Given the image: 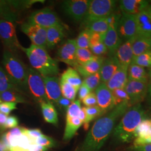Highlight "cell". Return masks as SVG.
Listing matches in <instances>:
<instances>
[{"instance_id": "6da1fadb", "label": "cell", "mask_w": 151, "mask_h": 151, "mask_svg": "<svg viewBox=\"0 0 151 151\" xmlns=\"http://www.w3.org/2000/svg\"><path fill=\"white\" fill-rule=\"evenodd\" d=\"M131 107L129 101L116 105L103 117L97 119L89 131L80 151H99L113 133L118 119Z\"/></svg>"}, {"instance_id": "7a4b0ae2", "label": "cell", "mask_w": 151, "mask_h": 151, "mask_svg": "<svg viewBox=\"0 0 151 151\" xmlns=\"http://www.w3.org/2000/svg\"><path fill=\"white\" fill-rule=\"evenodd\" d=\"M145 118L146 113L141 104L130 107L114 129L113 137L115 141L119 143H129L134 140L135 130Z\"/></svg>"}, {"instance_id": "3957f363", "label": "cell", "mask_w": 151, "mask_h": 151, "mask_svg": "<svg viewBox=\"0 0 151 151\" xmlns=\"http://www.w3.org/2000/svg\"><path fill=\"white\" fill-rule=\"evenodd\" d=\"M21 50L27 55L32 68L43 77L56 76L59 73L58 61L50 56L46 48L31 44L28 48L22 46Z\"/></svg>"}, {"instance_id": "277c9868", "label": "cell", "mask_w": 151, "mask_h": 151, "mask_svg": "<svg viewBox=\"0 0 151 151\" xmlns=\"http://www.w3.org/2000/svg\"><path fill=\"white\" fill-rule=\"evenodd\" d=\"M3 68L14 83L20 90L27 89V68L16 56L5 50L2 56Z\"/></svg>"}, {"instance_id": "5b68a950", "label": "cell", "mask_w": 151, "mask_h": 151, "mask_svg": "<svg viewBox=\"0 0 151 151\" xmlns=\"http://www.w3.org/2000/svg\"><path fill=\"white\" fill-rule=\"evenodd\" d=\"M116 5L114 0H92L90 2L86 15L82 21L86 27L91 22L107 17L113 12Z\"/></svg>"}, {"instance_id": "8992f818", "label": "cell", "mask_w": 151, "mask_h": 151, "mask_svg": "<svg viewBox=\"0 0 151 151\" xmlns=\"http://www.w3.org/2000/svg\"><path fill=\"white\" fill-rule=\"evenodd\" d=\"M0 38L6 49L13 54L21 50L22 46L19 42L12 20L0 19Z\"/></svg>"}, {"instance_id": "52a82bcc", "label": "cell", "mask_w": 151, "mask_h": 151, "mask_svg": "<svg viewBox=\"0 0 151 151\" xmlns=\"http://www.w3.org/2000/svg\"><path fill=\"white\" fill-rule=\"evenodd\" d=\"M27 89L40 103L50 102L46 95L43 77L32 68H27Z\"/></svg>"}, {"instance_id": "ba28073f", "label": "cell", "mask_w": 151, "mask_h": 151, "mask_svg": "<svg viewBox=\"0 0 151 151\" xmlns=\"http://www.w3.org/2000/svg\"><path fill=\"white\" fill-rule=\"evenodd\" d=\"M27 22L47 29L62 24L57 14L49 7H45L33 12L29 17Z\"/></svg>"}, {"instance_id": "9c48e42d", "label": "cell", "mask_w": 151, "mask_h": 151, "mask_svg": "<svg viewBox=\"0 0 151 151\" xmlns=\"http://www.w3.org/2000/svg\"><path fill=\"white\" fill-rule=\"evenodd\" d=\"M90 1L68 0L63 2L65 13L75 22H82L86 15Z\"/></svg>"}, {"instance_id": "30bf717a", "label": "cell", "mask_w": 151, "mask_h": 151, "mask_svg": "<svg viewBox=\"0 0 151 151\" xmlns=\"http://www.w3.org/2000/svg\"><path fill=\"white\" fill-rule=\"evenodd\" d=\"M117 31L121 39L134 40L137 37V25L136 15L122 14L118 24Z\"/></svg>"}, {"instance_id": "8fae6325", "label": "cell", "mask_w": 151, "mask_h": 151, "mask_svg": "<svg viewBox=\"0 0 151 151\" xmlns=\"http://www.w3.org/2000/svg\"><path fill=\"white\" fill-rule=\"evenodd\" d=\"M148 81H128L124 90L129 97L131 106L140 104L147 97Z\"/></svg>"}, {"instance_id": "7c38bea8", "label": "cell", "mask_w": 151, "mask_h": 151, "mask_svg": "<svg viewBox=\"0 0 151 151\" xmlns=\"http://www.w3.org/2000/svg\"><path fill=\"white\" fill-rule=\"evenodd\" d=\"M21 30L30 39L32 44L47 48V29L26 22L21 25Z\"/></svg>"}, {"instance_id": "4fadbf2b", "label": "cell", "mask_w": 151, "mask_h": 151, "mask_svg": "<svg viewBox=\"0 0 151 151\" xmlns=\"http://www.w3.org/2000/svg\"><path fill=\"white\" fill-rule=\"evenodd\" d=\"M76 39H68L58 49L57 53V59L72 68H75L78 65L76 60L77 49Z\"/></svg>"}, {"instance_id": "5bb4252c", "label": "cell", "mask_w": 151, "mask_h": 151, "mask_svg": "<svg viewBox=\"0 0 151 151\" xmlns=\"http://www.w3.org/2000/svg\"><path fill=\"white\" fill-rule=\"evenodd\" d=\"M97 98V105L105 114L110 111L115 107L112 91L106 85L101 83L95 90Z\"/></svg>"}, {"instance_id": "9a60e30c", "label": "cell", "mask_w": 151, "mask_h": 151, "mask_svg": "<svg viewBox=\"0 0 151 151\" xmlns=\"http://www.w3.org/2000/svg\"><path fill=\"white\" fill-rule=\"evenodd\" d=\"M137 37L151 39V1L145 10L136 15Z\"/></svg>"}, {"instance_id": "2e32d148", "label": "cell", "mask_w": 151, "mask_h": 151, "mask_svg": "<svg viewBox=\"0 0 151 151\" xmlns=\"http://www.w3.org/2000/svg\"><path fill=\"white\" fill-rule=\"evenodd\" d=\"M46 95L50 103L57 104L62 95L60 80L56 76L43 77Z\"/></svg>"}, {"instance_id": "e0dca14e", "label": "cell", "mask_w": 151, "mask_h": 151, "mask_svg": "<svg viewBox=\"0 0 151 151\" xmlns=\"http://www.w3.org/2000/svg\"><path fill=\"white\" fill-rule=\"evenodd\" d=\"M150 4L146 0H122L119 1L122 14L137 15L145 10Z\"/></svg>"}, {"instance_id": "ac0fdd59", "label": "cell", "mask_w": 151, "mask_h": 151, "mask_svg": "<svg viewBox=\"0 0 151 151\" xmlns=\"http://www.w3.org/2000/svg\"><path fill=\"white\" fill-rule=\"evenodd\" d=\"M120 67L119 61L115 55L105 59L99 71L101 83H106Z\"/></svg>"}, {"instance_id": "d6986e66", "label": "cell", "mask_w": 151, "mask_h": 151, "mask_svg": "<svg viewBox=\"0 0 151 151\" xmlns=\"http://www.w3.org/2000/svg\"><path fill=\"white\" fill-rule=\"evenodd\" d=\"M133 40L125 41L120 45L115 56L119 61L120 66L129 67L133 59L132 42Z\"/></svg>"}, {"instance_id": "ffe728a7", "label": "cell", "mask_w": 151, "mask_h": 151, "mask_svg": "<svg viewBox=\"0 0 151 151\" xmlns=\"http://www.w3.org/2000/svg\"><path fill=\"white\" fill-rule=\"evenodd\" d=\"M104 60V58L102 56L94 55L91 60L86 64L82 65H78L74 69H75L79 74L85 78L88 76L99 72L100 70Z\"/></svg>"}, {"instance_id": "44dd1931", "label": "cell", "mask_w": 151, "mask_h": 151, "mask_svg": "<svg viewBox=\"0 0 151 151\" xmlns=\"http://www.w3.org/2000/svg\"><path fill=\"white\" fill-rule=\"evenodd\" d=\"M103 43L110 53L115 55L117 49L123 43L118 34L117 27H109L107 32L104 36Z\"/></svg>"}, {"instance_id": "7402d4cb", "label": "cell", "mask_w": 151, "mask_h": 151, "mask_svg": "<svg viewBox=\"0 0 151 151\" xmlns=\"http://www.w3.org/2000/svg\"><path fill=\"white\" fill-rule=\"evenodd\" d=\"M128 67L120 66L112 77L105 83L111 91L115 89L125 88L128 81Z\"/></svg>"}, {"instance_id": "603a6c76", "label": "cell", "mask_w": 151, "mask_h": 151, "mask_svg": "<svg viewBox=\"0 0 151 151\" xmlns=\"http://www.w3.org/2000/svg\"><path fill=\"white\" fill-rule=\"evenodd\" d=\"M65 37V27L61 24L47 29V48H54Z\"/></svg>"}, {"instance_id": "cb8c5ba5", "label": "cell", "mask_w": 151, "mask_h": 151, "mask_svg": "<svg viewBox=\"0 0 151 151\" xmlns=\"http://www.w3.org/2000/svg\"><path fill=\"white\" fill-rule=\"evenodd\" d=\"M83 124V122L78 117L66 116V124L63 140L70 139Z\"/></svg>"}, {"instance_id": "d4e9b609", "label": "cell", "mask_w": 151, "mask_h": 151, "mask_svg": "<svg viewBox=\"0 0 151 151\" xmlns=\"http://www.w3.org/2000/svg\"><path fill=\"white\" fill-rule=\"evenodd\" d=\"M40 106L45 121L50 124L57 125L58 123V113L53 105L50 102H42Z\"/></svg>"}, {"instance_id": "484cf974", "label": "cell", "mask_w": 151, "mask_h": 151, "mask_svg": "<svg viewBox=\"0 0 151 151\" xmlns=\"http://www.w3.org/2000/svg\"><path fill=\"white\" fill-rule=\"evenodd\" d=\"M128 81L148 80V75L146 69L135 64H130L128 70Z\"/></svg>"}, {"instance_id": "4316f807", "label": "cell", "mask_w": 151, "mask_h": 151, "mask_svg": "<svg viewBox=\"0 0 151 151\" xmlns=\"http://www.w3.org/2000/svg\"><path fill=\"white\" fill-rule=\"evenodd\" d=\"M60 80L66 81L78 89H79L83 82L78 72L71 67H68L62 74Z\"/></svg>"}, {"instance_id": "83f0119b", "label": "cell", "mask_w": 151, "mask_h": 151, "mask_svg": "<svg viewBox=\"0 0 151 151\" xmlns=\"http://www.w3.org/2000/svg\"><path fill=\"white\" fill-rule=\"evenodd\" d=\"M150 39L137 37L132 42V50L133 58L140 55L147 51L151 50Z\"/></svg>"}, {"instance_id": "f1b7e54d", "label": "cell", "mask_w": 151, "mask_h": 151, "mask_svg": "<svg viewBox=\"0 0 151 151\" xmlns=\"http://www.w3.org/2000/svg\"><path fill=\"white\" fill-rule=\"evenodd\" d=\"M6 91H15L20 92V90L12 81L5 70L0 65V93Z\"/></svg>"}, {"instance_id": "f546056e", "label": "cell", "mask_w": 151, "mask_h": 151, "mask_svg": "<svg viewBox=\"0 0 151 151\" xmlns=\"http://www.w3.org/2000/svg\"><path fill=\"white\" fill-rule=\"evenodd\" d=\"M92 33L104 35L109 29V24L106 18L92 22L85 27Z\"/></svg>"}, {"instance_id": "4dcf8cb0", "label": "cell", "mask_w": 151, "mask_h": 151, "mask_svg": "<svg viewBox=\"0 0 151 151\" xmlns=\"http://www.w3.org/2000/svg\"><path fill=\"white\" fill-rule=\"evenodd\" d=\"M60 85L62 92V95L71 101H74L75 100L78 89L73 86L66 81L60 79Z\"/></svg>"}, {"instance_id": "1f68e13d", "label": "cell", "mask_w": 151, "mask_h": 151, "mask_svg": "<svg viewBox=\"0 0 151 151\" xmlns=\"http://www.w3.org/2000/svg\"><path fill=\"white\" fill-rule=\"evenodd\" d=\"M86 113V119L84 122L85 129H87L88 127V124L97 117L100 116L104 114L102 110L97 105L90 106V107H84Z\"/></svg>"}, {"instance_id": "d6a6232c", "label": "cell", "mask_w": 151, "mask_h": 151, "mask_svg": "<svg viewBox=\"0 0 151 151\" xmlns=\"http://www.w3.org/2000/svg\"><path fill=\"white\" fill-rule=\"evenodd\" d=\"M0 99L4 102L15 103H25V99L19 92L15 91H6L0 93Z\"/></svg>"}, {"instance_id": "836d02e7", "label": "cell", "mask_w": 151, "mask_h": 151, "mask_svg": "<svg viewBox=\"0 0 151 151\" xmlns=\"http://www.w3.org/2000/svg\"><path fill=\"white\" fill-rule=\"evenodd\" d=\"M91 32L85 29L82 31L76 39V45L78 48L88 49L90 47V40Z\"/></svg>"}, {"instance_id": "e575fe53", "label": "cell", "mask_w": 151, "mask_h": 151, "mask_svg": "<svg viewBox=\"0 0 151 151\" xmlns=\"http://www.w3.org/2000/svg\"><path fill=\"white\" fill-rule=\"evenodd\" d=\"M94 57L89 49L77 48L76 52V60L79 65H84Z\"/></svg>"}, {"instance_id": "d590c367", "label": "cell", "mask_w": 151, "mask_h": 151, "mask_svg": "<svg viewBox=\"0 0 151 151\" xmlns=\"http://www.w3.org/2000/svg\"><path fill=\"white\" fill-rule=\"evenodd\" d=\"M132 63L144 68H150L151 67V50L147 51L139 56L134 57Z\"/></svg>"}, {"instance_id": "8d00e7d4", "label": "cell", "mask_w": 151, "mask_h": 151, "mask_svg": "<svg viewBox=\"0 0 151 151\" xmlns=\"http://www.w3.org/2000/svg\"><path fill=\"white\" fill-rule=\"evenodd\" d=\"M101 82V76L99 72L85 77V80L82 82L91 92L96 90L97 87L100 85Z\"/></svg>"}, {"instance_id": "74e56055", "label": "cell", "mask_w": 151, "mask_h": 151, "mask_svg": "<svg viewBox=\"0 0 151 151\" xmlns=\"http://www.w3.org/2000/svg\"><path fill=\"white\" fill-rule=\"evenodd\" d=\"M115 106L125 101L130 102V98L124 88H118L112 91Z\"/></svg>"}, {"instance_id": "f35d334b", "label": "cell", "mask_w": 151, "mask_h": 151, "mask_svg": "<svg viewBox=\"0 0 151 151\" xmlns=\"http://www.w3.org/2000/svg\"><path fill=\"white\" fill-rule=\"evenodd\" d=\"M81 109V101L80 100H75L67 109L66 116L78 117Z\"/></svg>"}, {"instance_id": "ab89813d", "label": "cell", "mask_w": 151, "mask_h": 151, "mask_svg": "<svg viewBox=\"0 0 151 151\" xmlns=\"http://www.w3.org/2000/svg\"><path fill=\"white\" fill-rule=\"evenodd\" d=\"M34 143L38 145L46 148H52L55 146V142L53 138L47 135H43L36 139Z\"/></svg>"}, {"instance_id": "60d3db41", "label": "cell", "mask_w": 151, "mask_h": 151, "mask_svg": "<svg viewBox=\"0 0 151 151\" xmlns=\"http://www.w3.org/2000/svg\"><path fill=\"white\" fill-rule=\"evenodd\" d=\"M122 15V14L121 15L120 11L114 10L111 14H110L107 17H106L109 24V27H117L118 29V24Z\"/></svg>"}, {"instance_id": "b9f144b4", "label": "cell", "mask_w": 151, "mask_h": 151, "mask_svg": "<svg viewBox=\"0 0 151 151\" xmlns=\"http://www.w3.org/2000/svg\"><path fill=\"white\" fill-rule=\"evenodd\" d=\"M92 53L96 56H101L108 52V49L103 42L90 47Z\"/></svg>"}, {"instance_id": "7bdbcfd3", "label": "cell", "mask_w": 151, "mask_h": 151, "mask_svg": "<svg viewBox=\"0 0 151 151\" xmlns=\"http://www.w3.org/2000/svg\"><path fill=\"white\" fill-rule=\"evenodd\" d=\"M16 105L17 103L2 102L0 104V113L8 115L12 111L17 109Z\"/></svg>"}, {"instance_id": "ee69618b", "label": "cell", "mask_w": 151, "mask_h": 151, "mask_svg": "<svg viewBox=\"0 0 151 151\" xmlns=\"http://www.w3.org/2000/svg\"><path fill=\"white\" fill-rule=\"evenodd\" d=\"M82 101L86 107H90L97 105V98L95 93H90Z\"/></svg>"}, {"instance_id": "f6af8a7d", "label": "cell", "mask_w": 151, "mask_h": 151, "mask_svg": "<svg viewBox=\"0 0 151 151\" xmlns=\"http://www.w3.org/2000/svg\"><path fill=\"white\" fill-rule=\"evenodd\" d=\"M19 124V120L17 118L11 115L9 117H7V120L6 121L5 124L4 125V129H13L14 128H16L17 127Z\"/></svg>"}, {"instance_id": "bcb514c9", "label": "cell", "mask_w": 151, "mask_h": 151, "mask_svg": "<svg viewBox=\"0 0 151 151\" xmlns=\"http://www.w3.org/2000/svg\"><path fill=\"white\" fill-rule=\"evenodd\" d=\"M91 91L87 87L82 83L78 91V96L80 101H82Z\"/></svg>"}, {"instance_id": "7dc6e473", "label": "cell", "mask_w": 151, "mask_h": 151, "mask_svg": "<svg viewBox=\"0 0 151 151\" xmlns=\"http://www.w3.org/2000/svg\"><path fill=\"white\" fill-rule=\"evenodd\" d=\"M26 134L29 137H30L34 142L36 139L43 135L42 131L39 129H27L26 130Z\"/></svg>"}, {"instance_id": "c3c4849f", "label": "cell", "mask_w": 151, "mask_h": 151, "mask_svg": "<svg viewBox=\"0 0 151 151\" xmlns=\"http://www.w3.org/2000/svg\"><path fill=\"white\" fill-rule=\"evenodd\" d=\"M104 35H101L97 33H91L90 40V47L95 45L96 44L103 42V39H104Z\"/></svg>"}, {"instance_id": "681fc988", "label": "cell", "mask_w": 151, "mask_h": 151, "mask_svg": "<svg viewBox=\"0 0 151 151\" xmlns=\"http://www.w3.org/2000/svg\"><path fill=\"white\" fill-rule=\"evenodd\" d=\"M27 128L23 127H16L11 129L10 131L6 133L7 135L9 136H19L23 134L26 132Z\"/></svg>"}, {"instance_id": "f907efd6", "label": "cell", "mask_w": 151, "mask_h": 151, "mask_svg": "<svg viewBox=\"0 0 151 151\" xmlns=\"http://www.w3.org/2000/svg\"><path fill=\"white\" fill-rule=\"evenodd\" d=\"M72 103V101H71L70 100L62 96L58 101V102L56 104L60 108H63L67 110V109L70 106Z\"/></svg>"}, {"instance_id": "816d5d0a", "label": "cell", "mask_w": 151, "mask_h": 151, "mask_svg": "<svg viewBox=\"0 0 151 151\" xmlns=\"http://www.w3.org/2000/svg\"><path fill=\"white\" fill-rule=\"evenodd\" d=\"M129 149L131 151H151V144L143 146H132Z\"/></svg>"}, {"instance_id": "f5cc1de1", "label": "cell", "mask_w": 151, "mask_h": 151, "mask_svg": "<svg viewBox=\"0 0 151 151\" xmlns=\"http://www.w3.org/2000/svg\"><path fill=\"white\" fill-rule=\"evenodd\" d=\"M48 148L35 143L31 144L27 148V151H47Z\"/></svg>"}, {"instance_id": "db71d44e", "label": "cell", "mask_w": 151, "mask_h": 151, "mask_svg": "<svg viewBox=\"0 0 151 151\" xmlns=\"http://www.w3.org/2000/svg\"><path fill=\"white\" fill-rule=\"evenodd\" d=\"M7 115L0 113V129H4V125L7 118Z\"/></svg>"}, {"instance_id": "11a10c76", "label": "cell", "mask_w": 151, "mask_h": 151, "mask_svg": "<svg viewBox=\"0 0 151 151\" xmlns=\"http://www.w3.org/2000/svg\"><path fill=\"white\" fill-rule=\"evenodd\" d=\"M147 97L148 103L150 104V105L151 106V80L149 81V82H148L147 94V97Z\"/></svg>"}, {"instance_id": "9f6ffc18", "label": "cell", "mask_w": 151, "mask_h": 151, "mask_svg": "<svg viewBox=\"0 0 151 151\" xmlns=\"http://www.w3.org/2000/svg\"><path fill=\"white\" fill-rule=\"evenodd\" d=\"M0 151H10V150L0 140Z\"/></svg>"}, {"instance_id": "6f0895ef", "label": "cell", "mask_w": 151, "mask_h": 151, "mask_svg": "<svg viewBox=\"0 0 151 151\" xmlns=\"http://www.w3.org/2000/svg\"><path fill=\"white\" fill-rule=\"evenodd\" d=\"M148 78H149V81L151 80V67L149 68L148 72Z\"/></svg>"}, {"instance_id": "680465c9", "label": "cell", "mask_w": 151, "mask_h": 151, "mask_svg": "<svg viewBox=\"0 0 151 151\" xmlns=\"http://www.w3.org/2000/svg\"><path fill=\"white\" fill-rule=\"evenodd\" d=\"M150 49H151V39H150Z\"/></svg>"}, {"instance_id": "91938a15", "label": "cell", "mask_w": 151, "mask_h": 151, "mask_svg": "<svg viewBox=\"0 0 151 151\" xmlns=\"http://www.w3.org/2000/svg\"><path fill=\"white\" fill-rule=\"evenodd\" d=\"M150 136H151V131H150Z\"/></svg>"}, {"instance_id": "94428289", "label": "cell", "mask_w": 151, "mask_h": 151, "mask_svg": "<svg viewBox=\"0 0 151 151\" xmlns=\"http://www.w3.org/2000/svg\"><path fill=\"white\" fill-rule=\"evenodd\" d=\"M1 103H2V101H1V99H0V104Z\"/></svg>"}]
</instances>
